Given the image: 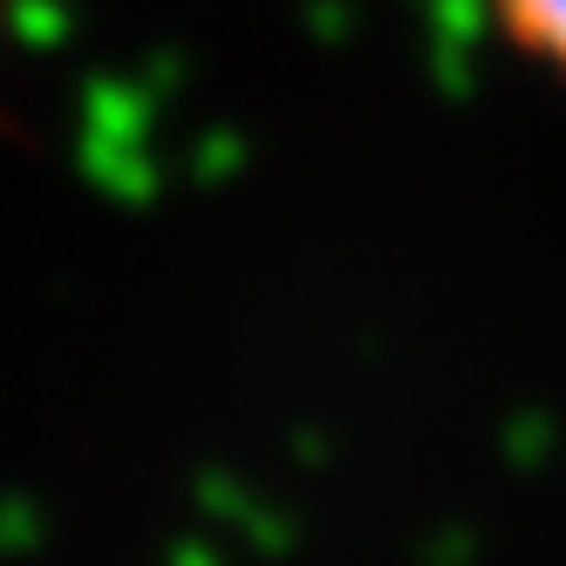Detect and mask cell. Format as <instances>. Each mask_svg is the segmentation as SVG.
<instances>
[{
	"mask_svg": "<svg viewBox=\"0 0 566 566\" xmlns=\"http://www.w3.org/2000/svg\"><path fill=\"white\" fill-rule=\"evenodd\" d=\"M478 8L505 42V55L566 96V0H478Z\"/></svg>",
	"mask_w": 566,
	"mask_h": 566,
	"instance_id": "6da1fadb",
	"label": "cell"
},
{
	"mask_svg": "<svg viewBox=\"0 0 566 566\" xmlns=\"http://www.w3.org/2000/svg\"><path fill=\"white\" fill-rule=\"evenodd\" d=\"M0 14H8V0H0Z\"/></svg>",
	"mask_w": 566,
	"mask_h": 566,
	"instance_id": "7a4b0ae2",
	"label": "cell"
}]
</instances>
